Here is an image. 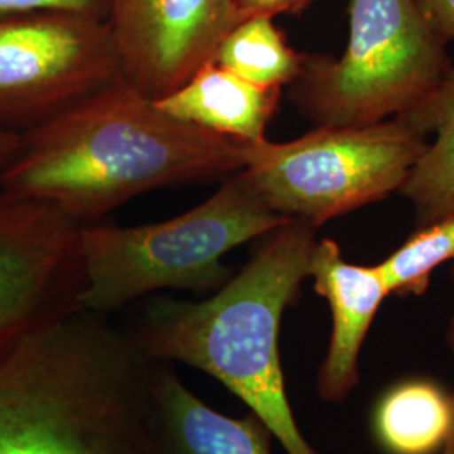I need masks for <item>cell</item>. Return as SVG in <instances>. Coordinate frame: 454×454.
<instances>
[{"instance_id": "1", "label": "cell", "mask_w": 454, "mask_h": 454, "mask_svg": "<svg viewBox=\"0 0 454 454\" xmlns=\"http://www.w3.org/2000/svg\"><path fill=\"white\" fill-rule=\"evenodd\" d=\"M243 168V142L163 114L121 78L22 131L0 191L86 226L137 195Z\"/></svg>"}, {"instance_id": "2", "label": "cell", "mask_w": 454, "mask_h": 454, "mask_svg": "<svg viewBox=\"0 0 454 454\" xmlns=\"http://www.w3.org/2000/svg\"><path fill=\"white\" fill-rule=\"evenodd\" d=\"M157 362L76 311L0 357V454H159Z\"/></svg>"}, {"instance_id": "3", "label": "cell", "mask_w": 454, "mask_h": 454, "mask_svg": "<svg viewBox=\"0 0 454 454\" xmlns=\"http://www.w3.org/2000/svg\"><path fill=\"white\" fill-rule=\"evenodd\" d=\"M317 229L290 219L202 301L155 300L133 340L153 362H180L219 380L273 433L286 454H318L294 419L279 356L286 309L309 278Z\"/></svg>"}, {"instance_id": "4", "label": "cell", "mask_w": 454, "mask_h": 454, "mask_svg": "<svg viewBox=\"0 0 454 454\" xmlns=\"http://www.w3.org/2000/svg\"><path fill=\"white\" fill-rule=\"evenodd\" d=\"M288 221L239 170L207 200L174 219L135 227L82 226V309L106 315L160 290L217 292L234 275L223 262L227 253Z\"/></svg>"}, {"instance_id": "5", "label": "cell", "mask_w": 454, "mask_h": 454, "mask_svg": "<svg viewBox=\"0 0 454 454\" xmlns=\"http://www.w3.org/2000/svg\"><path fill=\"white\" fill-rule=\"evenodd\" d=\"M446 44L412 0H350L340 58L305 54L292 98L317 127H367L406 114L451 71Z\"/></svg>"}, {"instance_id": "6", "label": "cell", "mask_w": 454, "mask_h": 454, "mask_svg": "<svg viewBox=\"0 0 454 454\" xmlns=\"http://www.w3.org/2000/svg\"><path fill=\"white\" fill-rule=\"evenodd\" d=\"M426 138L399 116L367 127H317L285 144H244L243 174L276 214L318 229L399 192Z\"/></svg>"}, {"instance_id": "7", "label": "cell", "mask_w": 454, "mask_h": 454, "mask_svg": "<svg viewBox=\"0 0 454 454\" xmlns=\"http://www.w3.org/2000/svg\"><path fill=\"white\" fill-rule=\"evenodd\" d=\"M123 78L108 22L67 12L0 16V125L24 131Z\"/></svg>"}, {"instance_id": "8", "label": "cell", "mask_w": 454, "mask_h": 454, "mask_svg": "<svg viewBox=\"0 0 454 454\" xmlns=\"http://www.w3.org/2000/svg\"><path fill=\"white\" fill-rule=\"evenodd\" d=\"M82 226L51 204L0 191V357L82 311Z\"/></svg>"}, {"instance_id": "9", "label": "cell", "mask_w": 454, "mask_h": 454, "mask_svg": "<svg viewBox=\"0 0 454 454\" xmlns=\"http://www.w3.org/2000/svg\"><path fill=\"white\" fill-rule=\"evenodd\" d=\"M244 17L236 0H110L123 80L152 99L187 82Z\"/></svg>"}, {"instance_id": "10", "label": "cell", "mask_w": 454, "mask_h": 454, "mask_svg": "<svg viewBox=\"0 0 454 454\" xmlns=\"http://www.w3.org/2000/svg\"><path fill=\"white\" fill-rule=\"evenodd\" d=\"M309 278L332 311V332L317 373V392L326 404H341L360 384V354L382 301L390 293L377 264L343 260L333 239L315 244Z\"/></svg>"}, {"instance_id": "11", "label": "cell", "mask_w": 454, "mask_h": 454, "mask_svg": "<svg viewBox=\"0 0 454 454\" xmlns=\"http://www.w3.org/2000/svg\"><path fill=\"white\" fill-rule=\"evenodd\" d=\"M153 401L159 454H271L273 433L254 412L231 418L206 404L170 362H157Z\"/></svg>"}, {"instance_id": "12", "label": "cell", "mask_w": 454, "mask_h": 454, "mask_svg": "<svg viewBox=\"0 0 454 454\" xmlns=\"http://www.w3.org/2000/svg\"><path fill=\"white\" fill-rule=\"evenodd\" d=\"M281 88H261L209 59L165 97L153 99L163 114L243 144L264 140Z\"/></svg>"}, {"instance_id": "13", "label": "cell", "mask_w": 454, "mask_h": 454, "mask_svg": "<svg viewBox=\"0 0 454 454\" xmlns=\"http://www.w3.org/2000/svg\"><path fill=\"white\" fill-rule=\"evenodd\" d=\"M399 118L424 137L434 135L399 191L412 202L418 227L427 226L454 212V65L429 97Z\"/></svg>"}, {"instance_id": "14", "label": "cell", "mask_w": 454, "mask_h": 454, "mask_svg": "<svg viewBox=\"0 0 454 454\" xmlns=\"http://www.w3.org/2000/svg\"><path fill=\"white\" fill-rule=\"evenodd\" d=\"M451 422V394L431 379L414 377L382 394L373 409L372 431L384 453L436 454Z\"/></svg>"}, {"instance_id": "15", "label": "cell", "mask_w": 454, "mask_h": 454, "mask_svg": "<svg viewBox=\"0 0 454 454\" xmlns=\"http://www.w3.org/2000/svg\"><path fill=\"white\" fill-rule=\"evenodd\" d=\"M275 17L249 16L238 22L215 49L212 61L261 88L292 84L303 65L273 22Z\"/></svg>"}, {"instance_id": "16", "label": "cell", "mask_w": 454, "mask_h": 454, "mask_svg": "<svg viewBox=\"0 0 454 454\" xmlns=\"http://www.w3.org/2000/svg\"><path fill=\"white\" fill-rule=\"evenodd\" d=\"M450 261H454V212L418 227L377 268L390 294L422 296L429 288L433 271Z\"/></svg>"}, {"instance_id": "17", "label": "cell", "mask_w": 454, "mask_h": 454, "mask_svg": "<svg viewBox=\"0 0 454 454\" xmlns=\"http://www.w3.org/2000/svg\"><path fill=\"white\" fill-rule=\"evenodd\" d=\"M31 12H67L106 20L110 0H0V16Z\"/></svg>"}, {"instance_id": "18", "label": "cell", "mask_w": 454, "mask_h": 454, "mask_svg": "<svg viewBox=\"0 0 454 454\" xmlns=\"http://www.w3.org/2000/svg\"><path fill=\"white\" fill-rule=\"evenodd\" d=\"M429 27L444 43L454 41V0H412Z\"/></svg>"}, {"instance_id": "19", "label": "cell", "mask_w": 454, "mask_h": 454, "mask_svg": "<svg viewBox=\"0 0 454 454\" xmlns=\"http://www.w3.org/2000/svg\"><path fill=\"white\" fill-rule=\"evenodd\" d=\"M313 0H236L244 19L249 16L276 17L278 14H296Z\"/></svg>"}, {"instance_id": "20", "label": "cell", "mask_w": 454, "mask_h": 454, "mask_svg": "<svg viewBox=\"0 0 454 454\" xmlns=\"http://www.w3.org/2000/svg\"><path fill=\"white\" fill-rule=\"evenodd\" d=\"M20 140H22V131L0 125V172L14 159L20 146Z\"/></svg>"}, {"instance_id": "21", "label": "cell", "mask_w": 454, "mask_h": 454, "mask_svg": "<svg viewBox=\"0 0 454 454\" xmlns=\"http://www.w3.org/2000/svg\"><path fill=\"white\" fill-rule=\"evenodd\" d=\"M444 340H446V345H448V348H450V352L453 354L454 357V317L450 320V324H448ZM451 397H453V422H451V429H450V434H448V438L444 441L442 448L436 454H454V394H451Z\"/></svg>"}, {"instance_id": "22", "label": "cell", "mask_w": 454, "mask_h": 454, "mask_svg": "<svg viewBox=\"0 0 454 454\" xmlns=\"http://www.w3.org/2000/svg\"><path fill=\"white\" fill-rule=\"evenodd\" d=\"M450 275H451V279H453V283H454V261H453V264H451V270H450Z\"/></svg>"}]
</instances>
